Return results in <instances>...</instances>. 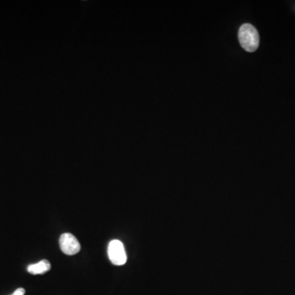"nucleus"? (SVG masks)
Returning <instances> with one entry per match:
<instances>
[{
	"label": "nucleus",
	"mask_w": 295,
	"mask_h": 295,
	"mask_svg": "<svg viewBox=\"0 0 295 295\" xmlns=\"http://www.w3.org/2000/svg\"><path fill=\"white\" fill-rule=\"evenodd\" d=\"M238 38H239L240 45L247 52L253 53L254 51H256L259 46V42H260L259 34L256 28L251 24H243L240 26L238 33Z\"/></svg>",
	"instance_id": "obj_1"
},
{
	"label": "nucleus",
	"mask_w": 295,
	"mask_h": 295,
	"mask_svg": "<svg viewBox=\"0 0 295 295\" xmlns=\"http://www.w3.org/2000/svg\"><path fill=\"white\" fill-rule=\"evenodd\" d=\"M108 254L113 265L123 266L127 263V256L125 247L120 240H113L109 243Z\"/></svg>",
	"instance_id": "obj_2"
},
{
	"label": "nucleus",
	"mask_w": 295,
	"mask_h": 295,
	"mask_svg": "<svg viewBox=\"0 0 295 295\" xmlns=\"http://www.w3.org/2000/svg\"><path fill=\"white\" fill-rule=\"evenodd\" d=\"M59 245L62 253L69 256L78 254L81 250V245L78 240L72 234H62L59 239Z\"/></svg>",
	"instance_id": "obj_3"
},
{
	"label": "nucleus",
	"mask_w": 295,
	"mask_h": 295,
	"mask_svg": "<svg viewBox=\"0 0 295 295\" xmlns=\"http://www.w3.org/2000/svg\"><path fill=\"white\" fill-rule=\"evenodd\" d=\"M51 264L46 259L41 260L35 264L28 266L27 271L32 275H42L50 270Z\"/></svg>",
	"instance_id": "obj_4"
},
{
	"label": "nucleus",
	"mask_w": 295,
	"mask_h": 295,
	"mask_svg": "<svg viewBox=\"0 0 295 295\" xmlns=\"http://www.w3.org/2000/svg\"><path fill=\"white\" fill-rule=\"evenodd\" d=\"M25 291L23 288H19L12 295H25Z\"/></svg>",
	"instance_id": "obj_5"
}]
</instances>
